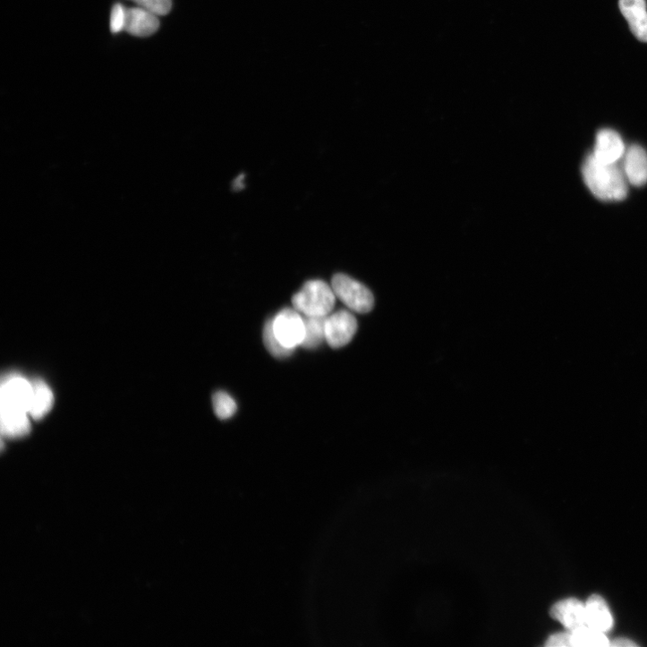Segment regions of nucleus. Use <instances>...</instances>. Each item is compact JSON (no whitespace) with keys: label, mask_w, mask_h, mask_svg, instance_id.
<instances>
[{"label":"nucleus","mask_w":647,"mask_h":647,"mask_svg":"<svg viewBox=\"0 0 647 647\" xmlns=\"http://www.w3.org/2000/svg\"><path fill=\"white\" fill-rule=\"evenodd\" d=\"M158 16L143 8L126 9L124 30L132 36L148 38L159 29Z\"/></svg>","instance_id":"9d476101"},{"label":"nucleus","mask_w":647,"mask_h":647,"mask_svg":"<svg viewBox=\"0 0 647 647\" xmlns=\"http://www.w3.org/2000/svg\"><path fill=\"white\" fill-rule=\"evenodd\" d=\"M305 336L302 346L306 349H315L326 341L325 320L326 317H305Z\"/></svg>","instance_id":"2eb2a0df"},{"label":"nucleus","mask_w":647,"mask_h":647,"mask_svg":"<svg viewBox=\"0 0 647 647\" xmlns=\"http://www.w3.org/2000/svg\"><path fill=\"white\" fill-rule=\"evenodd\" d=\"M611 646H617V647H634L637 646V644L627 638H617L613 642L610 643Z\"/></svg>","instance_id":"4be33fe9"},{"label":"nucleus","mask_w":647,"mask_h":647,"mask_svg":"<svg viewBox=\"0 0 647 647\" xmlns=\"http://www.w3.org/2000/svg\"><path fill=\"white\" fill-rule=\"evenodd\" d=\"M263 339L266 348L276 358H286L292 355L294 352V350L285 347L277 338L272 328L271 320H268L265 325Z\"/></svg>","instance_id":"a211bd4d"},{"label":"nucleus","mask_w":647,"mask_h":647,"mask_svg":"<svg viewBox=\"0 0 647 647\" xmlns=\"http://www.w3.org/2000/svg\"><path fill=\"white\" fill-rule=\"evenodd\" d=\"M619 10L633 35L647 43V10L645 0H619Z\"/></svg>","instance_id":"6e6552de"},{"label":"nucleus","mask_w":647,"mask_h":647,"mask_svg":"<svg viewBox=\"0 0 647 647\" xmlns=\"http://www.w3.org/2000/svg\"><path fill=\"white\" fill-rule=\"evenodd\" d=\"M625 175L634 186H642L647 183V153L637 145L631 146L626 153L624 160Z\"/></svg>","instance_id":"9b49d317"},{"label":"nucleus","mask_w":647,"mask_h":647,"mask_svg":"<svg viewBox=\"0 0 647 647\" xmlns=\"http://www.w3.org/2000/svg\"><path fill=\"white\" fill-rule=\"evenodd\" d=\"M32 381V396L30 404V414L35 420L44 418L53 408L55 396L48 384L40 379Z\"/></svg>","instance_id":"ddd939ff"},{"label":"nucleus","mask_w":647,"mask_h":647,"mask_svg":"<svg viewBox=\"0 0 647 647\" xmlns=\"http://www.w3.org/2000/svg\"><path fill=\"white\" fill-rule=\"evenodd\" d=\"M547 646L568 647L572 645V633H558L550 635L546 642Z\"/></svg>","instance_id":"412c9836"},{"label":"nucleus","mask_w":647,"mask_h":647,"mask_svg":"<svg viewBox=\"0 0 647 647\" xmlns=\"http://www.w3.org/2000/svg\"><path fill=\"white\" fill-rule=\"evenodd\" d=\"M31 396L32 381L15 372L4 377L0 389L2 411L30 413Z\"/></svg>","instance_id":"20e7f679"},{"label":"nucleus","mask_w":647,"mask_h":647,"mask_svg":"<svg viewBox=\"0 0 647 647\" xmlns=\"http://www.w3.org/2000/svg\"><path fill=\"white\" fill-rule=\"evenodd\" d=\"M244 177H245V175H240V176L235 180V182H234V187L236 188V190H241L242 188H243V186H244V184H243Z\"/></svg>","instance_id":"5701e85b"},{"label":"nucleus","mask_w":647,"mask_h":647,"mask_svg":"<svg viewBox=\"0 0 647 647\" xmlns=\"http://www.w3.org/2000/svg\"><path fill=\"white\" fill-rule=\"evenodd\" d=\"M212 405L215 414L222 420L233 417L237 412L235 400L225 391H219L213 395Z\"/></svg>","instance_id":"f3484780"},{"label":"nucleus","mask_w":647,"mask_h":647,"mask_svg":"<svg viewBox=\"0 0 647 647\" xmlns=\"http://www.w3.org/2000/svg\"><path fill=\"white\" fill-rule=\"evenodd\" d=\"M572 633L573 646H608L610 643L603 632L584 626Z\"/></svg>","instance_id":"dca6fc26"},{"label":"nucleus","mask_w":647,"mask_h":647,"mask_svg":"<svg viewBox=\"0 0 647 647\" xmlns=\"http://www.w3.org/2000/svg\"><path fill=\"white\" fill-rule=\"evenodd\" d=\"M277 338L286 348L294 350L302 346L305 336L302 315L295 309H285L271 319Z\"/></svg>","instance_id":"39448f33"},{"label":"nucleus","mask_w":647,"mask_h":647,"mask_svg":"<svg viewBox=\"0 0 647 647\" xmlns=\"http://www.w3.org/2000/svg\"><path fill=\"white\" fill-rule=\"evenodd\" d=\"M132 2L157 16L168 14L172 8V0H132Z\"/></svg>","instance_id":"6ab92c4d"},{"label":"nucleus","mask_w":647,"mask_h":647,"mask_svg":"<svg viewBox=\"0 0 647 647\" xmlns=\"http://www.w3.org/2000/svg\"><path fill=\"white\" fill-rule=\"evenodd\" d=\"M357 328L355 317L347 311L328 315L325 320L326 342L332 348L344 347L352 341Z\"/></svg>","instance_id":"423d86ee"},{"label":"nucleus","mask_w":647,"mask_h":647,"mask_svg":"<svg viewBox=\"0 0 647 647\" xmlns=\"http://www.w3.org/2000/svg\"><path fill=\"white\" fill-rule=\"evenodd\" d=\"M583 174L591 192L602 200H621L627 194L626 175L616 164H604L590 155Z\"/></svg>","instance_id":"f257e3e1"},{"label":"nucleus","mask_w":647,"mask_h":647,"mask_svg":"<svg viewBox=\"0 0 647 647\" xmlns=\"http://www.w3.org/2000/svg\"><path fill=\"white\" fill-rule=\"evenodd\" d=\"M625 153L621 137L612 130H602L596 137L593 157L604 164H616Z\"/></svg>","instance_id":"1a4fd4ad"},{"label":"nucleus","mask_w":647,"mask_h":647,"mask_svg":"<svg viewBox=\"0 0 647 647\" xmlns=\"http://www.w3.org/2000/svg\"><path fill=\"white\" fill-rule=\"evenodd\" d=\"M336 296L351 311L366 314L374 306L371 292L356 280L343 274L336 275L331 283Z\"/></svg>","instance_id":"7ed1b4c3"},{"label":"nucleus","mask_w":647,"mask_h":647,"mask_svg":"<svg viewBox=\"0 0 647 647\" xmlns=\"http://www.w3.org/2000/svg\"><path fill=\"white\" fill-rule=\"evenodd\" d=\"M585 617L589 627L603 633L613 626V617L606 601L597 594L592 595L585 603Z\"/></svg>","instance_id":"f8f14e48"},{"label":"nucleus","mask_w":647,"mask_h":647,"mask_svg":"<svg viewBox=\"0 0 647 647\" xmlns=\"http://www.w3.org/2000/svg\"><path fill=\"white\" fill-rule=\"evenodd\" d=\"M30 415L28 413L2 411V434L8 438L28 436L31 430Z\"/></svg>","instance_id":"4468645a"},{"label":"nucleus","mask_w":647,"mask_h":647,"mask_svg":"<svg viewBox=\"0 0 647 647\" xmlns=\"http://www.w3.org/2000/svg\"><path fill=\"white\" fill-rule=\"evenodd\" d=\"M332 286L321 280L307 282L293 297V306L305 317H328L336 303Z\"/></svg>","instance_id":"f03ea898"},{"label":"nucleus","mask_w":647,"mask_h":647,"mask_svg":"<svg viewBox=\"0 0 647 647\" xmlns=\"http://www.w3.org/2000/svg\"><path fill=\"white\" fill-rule=\"evenodd\" d=\"M550 614L571 632L587 626L585 604L577 599L570 598L560 600L552 607Z\"/></svg>","instance_id":"0eeeda50"},{"label":"nucleus","mask_w":647,"mask_h":647,"mask_svg":"<svg viewBox=\"0 0 647 647\" xmlns=\"http://www.w3.org/2000/svg\"><path fill=\"white\" fill-rule=\"evenodd\" d=\"M126 22V9L122 4H115L111 13L110 30L113 34L124 30Z\"/></svg>","instance_id":"aec40b11"}]
</instances>
